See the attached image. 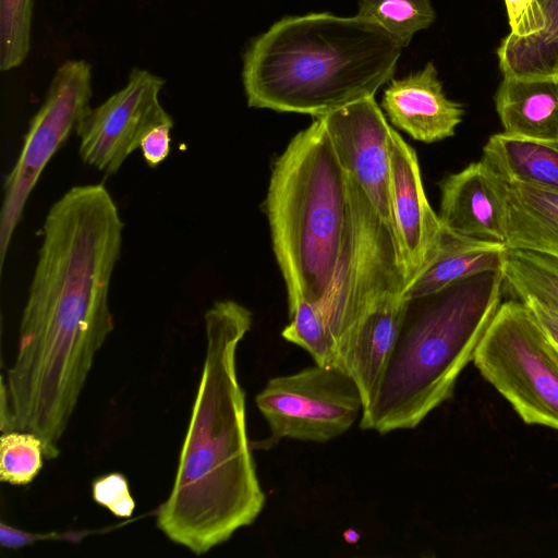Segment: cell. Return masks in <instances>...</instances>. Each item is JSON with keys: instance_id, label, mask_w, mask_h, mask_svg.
I'll return each instance as SVG.
<instances>
[{"instance_id": "1", "label": "cell", "mask_w": 558, "mask_h": 558, "mask_svg": "<svg viewBox=\"0 0 558 558\" xmlns=\"http://www.w3.org/2000/svg\"><path fill=\"white\" fill-rule=\"evenodd\" d=\"M123 221L102 184L73 186L48 210L24 306L17 353L1 379L15 430L37 435L46 460L113 330L109 288Z\"/></svg>"}, {"instance_id": "2", "label": "cell", "mask_w": 558, "mask_h": 558, "mask_svg": "<svg viewBox=\"0 0 558 558\" xmlns=\"http://www.w3.org/2000/svg\"><path fill=\"white\" fill-rule=\"evenodd\" d=\"M251 325L252 313L235 301H217L206 312L202 376L172 489L157 510V527L196 556L254 523L266 501L236 372Z\"/></svg>"}, {"instance_id": "3", "label": "cell", "mask_w": 558, "mask_h": 558, "mask_svg": "<svg viewBox=\"0 0 558 558\" xmlns=\"http://www.w3.org/2000/svg\"><path fill=\"white\" fill-rule=\"evenodd\" d=\"M402 47L377 23L327 12L286 16L243 58L247 105L314 119L391 81Z\"/></svg>"}, {"instance_id": "4", "label": "cell", "mask_w": 558, "mask_h": 558, "mask_svg": "<svg viewBox=\"0 0 558 558\" xmlns=\"http://www.w3.org/2000/svg\"><path fill=\"white\" fill-rule=\"evenodd\" d=\"M502 292L501 268L409 300L379 389L362 411L360 426L380 434L415 428L451 399Z\"/></svg>"}, {"instance_id": "5", "label": "cell", "mask_w": 558, "mask_h": 558, "mask_svg": "<svg viewBox=\"0 0 558 558\" xmlns=\"http://www.w3.org/2000/svg\"><path fill=\"white\" fill-rule=\"evenodd\" d=\"M266 214L288 304L327 292L348 218V178L323 122L299 132L271 170Z\"/></svg>"}, {"instance_id": "6", "label": "cell", "mask_w": 558, "mask_h": 558, "mask_svg": "<svg viewBox=\"0 0 558 558\" xmlns=\"http://www.w3.org/2000/svg\"><path fill=\"white\" fill-rule=\"evenodd\" d=\"M348 178V218L336 269L316 305L333 340L338 367L363 319L386 301L403 295L404 262L391 228L362 186Z\"/></svg>"}, {"instance_id": "7", "label": "cell", "mask_w": 558, "mask_h": 558, "mask_svg": "<svg viewBox=\"0 0 558 558\" xmlns=\"http://www.w3.org/2000/svg\"><path fill=\"white\" fill-rule=\"evenodd\" d=\"M472 362L525 424L558 430V350L524 302L500 303Z\"/></svg>"}, {"instance_id": "8", "label": "cell", "mask_w": 558, "mask_h": 558, "mask_svg": "<svg viewBox=\"0 0 558 558\" xmlns=\"http://www.w3.org/2000/svg\"><path fill=\"white\" fill-rule=\"evenodd\" d=\"M270 435L253 449H269L282 439L326 442L348 432L362 414L353 379L341 368L315 363L270 378L255 397Z\"/></svg>"}, {"instance_id": "9", "label": "cell", "mask_w": 558, "mask_h": 558, "mask_svg": "<svg viewBox=\"0 0 558 558\" xmlns=\"http://www.w3.org/2000/svg\"><path fill=\"white\" fill-rule=\"evenodd\" d=\"M92 68L69 60L56 71L45 100L31 120L15 165L3 185L0 213V269L26 202L43 171L90 109Z\"/></svg>"}, {"instance_id": "10", "label": "cell", "mask_w": 558, "mask_h": 558, "mask_svg": "<svg viewBox=\"0 0 558 558\" xmlns=\"http://www.w3.org/2000/svg\"><path fill=\"white\" fill-rule=\"evenodd\" d=\"M165 83L147 70L133 69L122 89L90 108L76 129L82 160L113 174L150 130L174 125L159 100Z\"/></svg>"}, {"instance_id": "11", "label": "cell", "mask_w": 558, "mask_h": 558, "mask_svg": "<svg viewBox=\"0 0 558 558\" xmlns=\"http://www.w3.org/2000/svg\"><path fill=\"white\" fill-rule=\"evenodd\" d=\"M316 119L323 122L344 172L362 186L393 232L389 189L391 126L375 98L360 99Z\"/></svg>"}, {"instance_id": "12", "label": "cell", "mask_w": 558, "mask_h": 558, "mask_svg": "<svg viewBox=\"0 0 558 558\" xmlns=\"http://www.w3.org/2000/svg\"><path fill=\"white\" fill-rule=\"evenodd\" d=\"M389 150L392 226L409 284L430 258L442 227L426 198L416 153L393 128Z\"/></svg>"}, {"instance_id": "13", "label": "cell", "mask_w": 558, "mask_h": 558, "mask_svg": "<svg viewBox=\"0 0 558 558\" xmlns=\"http://www.w3.org/2000/svg\"><path fill=\"white\" fill-rule=\"evenodd\" d=\"M441 226L460 235L506 241V207L496 173L484 160L472 162L439 182Z\"/></svg>"}, {"instance_id": "14", "label": "cell", "mask_w": 558, "mask_h": 558, "mask_svg": "<svg viewBox=\"0 0 558 558\" xmlns=\"http://www.w3.org/2000/svg\"><path fill=\"white\" fill-rule=\"evenodd\" d=\"M381 107L397 129L427 144L453 136L464 114L460 104L446 97L433 62L391 80Z\"/></svg>"}, {"instance_id": "15", "label": "cell", "mask_w": 558, "mask_h": 558, "mask_svg": "<svg viewBox=\"0 0 558 558\" xmlns=\"http://www.w3.org/2000/svg\"><path fill=\"white\" fill-rule=\"evenodd\" d=\"M409 300L395 296L372 311L359 326L340 368L355 383L363 410L375 399L392 353Z\"/></svg>"}, {"instance_id": "16", "label": "cell", "mask_w": 558, "mask_h": 558, "mask_svg": "<svg viewBox=\"0 0 558 558\" xmlns=\"http://www.w3.org/2000/svg\"><path fill=\"white\" fill-rule=\"evenodd\" d=\"M494 100L505 134L558 141V76H504Z\"/></svg>"}, {"instance_id": "17", "label": "cell", "mask_w": 558, "mask_h": 558, "mask_svg": "<svg viewBox=\"0 0 558 558\" xmlns=\"http://www.w3.org/2000/svg\"><path fill=\"white\" fill-rule=\"evenodd\" d=\"M507 252L504 243L460 235L442 227L430 258L407 286L403 296L423 298L466 277L501 269Z\"/></svg>"}, {"instance_id": "18", "label": "cell", "mask_w": 558, "mask_h": 558, "mask_svg": "<svg viewBox=\"0 0 558 558\" xmlns=\"http://www.w3.org/2000/svg\"><path fill=\"white\" fill-rule=\"evenodd\" d=\"M497 178L506 207L507 248L558 258V192Z\"/></svg>"}, {"instance_id": "19", "label": "cell", "mask_w": 558, "mask_h": 558, "mask_svg": "<svg viewBox=\"0 0 558 558\" xmlns=\"http://www.w3.org/2000/svg\"><path fill=\"white\" fill-rule=\"evenodd\" d=\"M482 160L508 182L558 192V141L497 133L484 145Z\"/></svg>"}, {"instance_id": "20", "label": "cell", "mask_w": 558, "mask_h": 558, "mask_svg": "<svg viewBox=\"0 0 558 558\" xmlns=\"http://www.w3.org/2000/svg\"><path fill=\"white\" fill-rule=\"evenodd\" d=\"M544 28L530 37L506 36L497 49L504 76H558V0H538Z\"/></svg>"}, {"instance_id": "21", "label": "cell", "mask_w": 558, "mask_h": 558, "mask_svg": "<svg viewBox=\"0 0 558 558\" xmlns=\"http://www.w3.org/2000/svg\"><path fill=\"white\" fill-rule=\"evenodd\" d=\"M502 272L504 291L512 299H534L558 315V258L508 248Z\"/></svg>"}, {"instance_id": "22", "label": "cell", "mask_w": 558, "mask_h": 558, "mask_svg": "<svg viewBox=\"0 0 558 558\" xmlns=\"http://www.w3.org/2000/svg\"><path fill=\"white\" fill-rule=\"evenodd\" d=\"M356 15L377 23L401 47L436 19L430 0H359Z\"/></svg>"}, {"instance_id": "23", "label": "cell", "mask_w": 558, "mask_h": 558, "mask_svg": "<svg viewBox=\"0 0 558 558\" xmlns=\"http://www.w3.org/2000/svg\"><path fill=\"white\" fill-rule=\"evenodd\" d=\"M290 323L282 338L305 350L318 365L338 367V354L318 308L303 299L288 304Z\"/></svg>"}, {"instance_id": "24", "label": "cell", "mask_w": 558, "mask_h": 558, "mask_svg": "<svg viewBox=\"0 0 558 558\" xmlns=\"http://www.w3.org/2000/svg\"><path fill=\"white\" fill-rule=\"evenodd\" d=\"M44 446L29 432L12 430L0 437V481L15 486L32 483L44 465Z\"/></svg>"}, {"instance_id": "25", "label": "cell", "mask_w": 558, "mask_h": 558, "mask_svg": "<svg viewBox=\"0 0 558 558\" xmlns=\"http://www.w3.org/2000/svg\"><path fill=\"white\" fill-rule=\"evenodd\" d=\"M33 0H0V70L23 63L31 46Z\"/></svg>"}, {"instance_id": "26", "label": "cell", "mask_w": 558, "mask_h": 558, "mask_svg": "<svg viewBox=\"0 0 558 558\" xmlns=\"http://www.w3.org/2000/svg\"><path fill=\"white\" fill-rule=\"evenodd\" d=\"M92 496L96 504L107 508L118 518L128 519L135 509L129 482L120 473H110L96 478L92 484Z\"/></svg>"}, {"instance_id": "27", "label": "cell", "mask_w": 558, "mask_h": 558, "mask_svg": "<svg viewBox=\"0 0 558 558\" xmlns=\"http://www.w3.org/2000/svg\"><path fill=\"white\" fill-rule=\"evenodd\" d=\"M510 34L519 37H530L539 33L545 26V19L538 0H504Z\"/></svg>"}, {"instance_id": "28", "label": "cell", "mask_w": 558, "mask_h": 558, "mask_svg": "<svg viewBox=\"0 0 558 558\" xmlns=\"http://www.w3.org/2000/svg\"><path fill=\"white\" fill-rule=\"evenodd\" d=\"M173 125H159L150 130L141 142V151L145 162L155 168L159 166L170 153L171 135Z\"/></svg>"}, {"instance_id": "29", "label": "cell", "mask_w": 558, "mask_h": 558, "mask_svg": "<svg viewBox=\"0 0 558 558\" xmlns=\"http://www.w3.org/2000/svg\"><path fill=\"white\" fill-rule=\"evenodd\" d=\"M54 534L44 535L25 532L7 525L4 522L0 523V543L4 548L19 549L24 546L31 545L39 539L53 537Z\"/></svg>"}, {"instance_id": "30", "label": "cell", "mask_w": 558, "mask_h": 558, "mask_svg": "<svg viewBox=\"0 0 558 558\" xmlns=\"http://www.w3.org/2000/svg\"><path fill=\"white\" fill-rule=\"evenodd\" d=\"M522 302L533 312L548 338L558 350V315L534 299H525Z\"/></svg>"}]
</instances>
